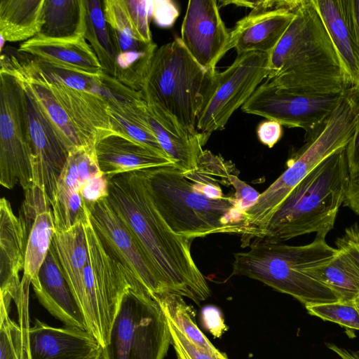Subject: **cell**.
Segmentation results:
<instances>
[{"instance_id": "cell-1", "label": "cell", "mask_w": 359, "mask_h": 359, "mask_svg": "<svg viewBox=\"0 0 359 359\" xmlns=\"http://www.w3.org/2000/svg\"><path fill=\"white\" fill-rule=\"evenodd\" d=\"M109 179V205L133 233L168 292L198 305L206 300L210 289L191 255L192 240L175 233L164 220L151 195L145 170Z\"/></svg>"}, {"instance_id": "cell-2", "label": "cell", "mask_w": 359, "mask_h": 359, "mask_svg": "<svg viewBox=\"0 0 359 359\" xmlns=\"http://www.w3.org/2000/svg\"><path fill=\"white\" fill-rule=\"evenodd\" d=\"M154 202L177 234L194 240L212 234H239L243 244L255 238L245 211L234 196L196 171L182 173L174 165L145 169Z\"/></svg>"}, {"instance_id": "cell-3", "label": "cell", "mask_w": 359, "mask_h": 359, "mask_svg": "<svg viewBox=\"0 0 359 359\" xmlns=\"http://www.w3.org/2000/svg\"><path fill=\"white\" fill-rule=\"evenodd\" d=\"M268 55L266 80L282 90L330 96L353 87L313 0H299L291 23Z\"/></svg>"}, {"instance_id": "cell-4", "label": "cell", "mask_w": 359, "mask_h": 359, "mask_svg": "<svg viewBox=\"0 0 359 359\" xmlns=\"http://www.w3.org/2000/svg\"><path fill=\"white\" fill-rule=\"evenodd\" d=\"M325 236L317 233L313 241L304 245L255 239L248 245L250 250L233 254L231 275L260 281L304 306L341 300L310 272L329 263L338 252L326 243Z\"/></svg>"}, {"instance_id": "cell-5", "label": "cell", "mask_w": 359, "mask_h": 359, "mask_svg": "<svg viewBox=\"0 0 359 359\" xmlns=\"http://www.w3.org/2000/svg\"><path fill=\"white\" fill-rule=\"evenodd\" d=\"M346 148L325 158L290 191L258 239L282 243L332 229L349 180Z\"/></svg>"}, {"instance_id": "cell-6", "label": "cell", "mask_w": 359, "mask_h": 359, "mask_svg": "<svg viewBox=\"0 0 359 359\" xmlns=\"http://www.w3.org/2000/svg\"><path fill=\"white\" fill-rule=\"evenodd\" d=\"M217 72L198 64L177 36L156 49L140 92L147 103L199 135L198 117L214 90Z\"/></svg>"}, {"instance_id": "cell-7", "label": "cell", "mask_w": 359, "mask_h": 359, "mask_svg": "<svg viewBox=\"0 0 359 359\" xmlns=\"http://www.w3.org/2000/svg\"><path fill=\"white\" fill-rule=\"evenodd\" d=\"M359 115V88L351 87L328 118L288 159L285 170L262 193L246 212L255 239L261 237L269 220L290 191L325 158L345 148L354 133Z\"/></svg>"}, {"instance_id": "cell-8", "label": "cell", "mask_w": 359, "mask_h": 359, "mask_svg": "<svg viewBox=\"0 0 359 359\" xmlns=\"http://www.w3.org/2000/svg\"><path fill=\"white\" fill-rule=\"evenodd\" d=\"M83 225L88 258L76 302L88 331L104 348L109 342L111 327L124 294L130 287L140 283L111 257L89 215Z\"/></svg>"}, {"instance_id": "cell-9", "label": "cell", "mask_w": 359, "mask_h": 359, "mask_svg": "<svg viewBox=\"0 0 359 359\" xmlns=\"http://www.w3.org/2000/svg\"><path fill=\"white\" fill-rule=\"evenodd\" d=\"M170 344L168 321L158 302L140 283L130 287L104 348L107 359H164Z\"/></svg>"}, {"instance_id": "cell-10", "label": "cell", "mask_w": 359, "mask_h": 359, "mask_svg": "<svg viewBox=\"0 0 359 359\" xmlns=\"http://www.w3.org/2000/svg\"><path fill=\"white\" fill-rule=\"evenodd\" d=\"M269 74V55L260 52L237 55L227 69L217 72L214 90L196 123L204 144L213 132L224 128L233 112L243 107Z\"/></svg>"}, {"instance_id": "cell-11", "label": "cell", "mask_w": 359, "mask_h": 359, "mask_svg": "<svg viewBox=\"0 0 359 359\" xmlns=\"http://www.w3.org/2000/svg\"><path fill=\"white\" fill-rule=\"evenodd\" d=\"M0 183L8 189L19 184L25 191L33 183L23 88L4 72H0Z\"/></svg>"}, {"instance_id": "cell-12", "label": "cell", "mask_w": 359, "mask_h": 359, "mask_svg": "<svg viewBox=\"0 0 359 359\" xmlns=\"http://www.w3.org/2000/svg\"><path fill=\"white\" fill-rule=\"evenodd\" d=\"M0 65V72H20L43 83L93 144L99 138L116 132L108 113L109 105L102 97L70 88L47 76L37 68L30 55L7 46L1 53Z\"/></svg>"}, {"instance_id": "cell-13", "label": "cell", "mask_w": 359, "mask_h": 359, "mask_svg": "<svg viewBox=\"0 0 359 359\" xmlns=\"http://www.w3.org/2000/svg\"><path fill=\"white\" fill-rule=\"evenodd\" d=\"M345 93L330 96L298 94L278 88L266 79L241 109L288 128H301L307 137L328 118Z\"/></svg>"}, {"instance_id": "cell-14", "label": "cell", "mask_w": 359, "mask_h": 359, "mask_svg": "<svg viewBox=\"0 0 359 359\" xmlns=\"http://www.w3.org/2000/svg\"><path fill=\"white\" fill-rule=\"evenodd\" d=\"M86 208L90 222L111 257L132 274L151 296L168 292L158 271L107 199Z\"/></svg>"}, {"instance_id": "cell-15", "label": "cell", "mask_w": 359, "mask_h": 359, "mask_svg": "<svg viewBox=\"0 0 359 359\" xmlns=\"http://www.w3.org/2000/svg\"><path fill=\"white\" fill-rule=\"evenodd\" d=\"M22 88L27 135L33 155L32 186L39 189L52 205L57 180L69 150L40 104L27 88Z\"/></svg>"}, {"instance_id": "cell-16", "label": "cell", "mask_w": 359, "mask_h": 359, "mask_svg": "<svg viewBox=\"0 0 359 359\" xmlns=\"http://www.w3.org/2000/svg\"><path fill=\"white\" fill-rule=\"evenodd\" d=\"M299 0L247 1L252 11L238 21L230 32L229 49L237 55L250 52L269 54L294 16Z\"/></svg>"}, {"instance_id": "cell-17", "label": "cell", "mask_w": 359, "mask_h": 359, "mask_svg": "<svg viewBox=\"0 0 359 359\" xmlns=\"http://www.w3.org/2000/svg\"><path fill=\"white\" fill-rule=\"evenodd\" d=\"M181 41L191 57L212 71L229 50L230 31L219 14L216 1L190 0L181 28Z\"/></svg>"}, {"instance_id": "cell-18", "label": "cell", "mask_w": 359, "mask_h": 359, "mask_svg": "<svg viewBox=\"0 0 359 359\" xmlns=\"http://www.w3.org/2000/svg\"><path fill=\"white\" fill-rule=\"evenodd\" d=\"M30 230L21 217H17L10 202L0 199V283L1 299L13 300L20 307L25 286L19 273L24 270Z\"/></svg>"}, {"instance_id": "cell-19", "label": "cell", "mask_w": 359, "mask_h": 359, "mask_svg": "<svg viewBox=\"0 0 359 359\" xmlns=\"http://www.w3.org/2000/svg\"><path fill=\"white\" fill-rule=\"evenodd\" d=\"M49 64L91 76L100 77L104 71L95 53L83 35L48 38L36 35L18 48Z\"/></svg>"}, {"instance_id": "cell-20", "label": "cell", "mask_w": 359, "mask_h": 359, "mask_svg": "<svg viewBox=\"0 0 359 359\" xmlns=\"http://www.w3.org/2000/svg\"><path fill=\"white\" fill-rule=\"evenodd\" d=\"M29 359H86L101 345L88 331L53 327L36 320L28 330Z\"/></svg>"}, {"instance_id": "cell-21", "label": "cell", "mask_w": 359, "mask_h": 359, "mask_svg": "<svg viewBox=\"0 0 359 359\" xmlns=\"http://www.w3.org/2000/svg\"><path fill=\"white\" fill-rule=\"evenodd\" d=\"M95 151L101 171L109 178L151 168L175 165L170 159L117 132L99 138L95 144Z\"/></svg>"}, {"instance_id": "cell-22", "label": "cell", "mask_w": 359, "mask_h": 359, "mask_svg": "<svg viewBox=\"0 0 359 359\" xmlns=\"http://www.w3.org/2000/svg\"><path fill=\"white\" fill-rule=\"evenodd\" d=\"M144 117L165 154L182 173L194 170L203 150L199 135L182 128L159 107L146 102Z\"/></svg>"}, {"instance_id": "cell-23", "label": "cell", "mask_w": 359, "mask_h": 359, "mask_svg": "<svg viewBox=\"0 0 359 359\" xmlns=\"http://www.w3.org/2000/svg\"><path fill=\"white\" fill-rule=\"evenodd\" d=\"M39 280V288L34 292L40 304L66 327L88 330L52 243L40 268Z\"/></svg>"}, {"instance_id": "cell-24", "label": "cell", "mask_w": 359, "mask_h": 359, "mask_svg": "<svg viewBox=\"0 0 359 359\" xmlns=\"http://www.w3.org/2000/svg\"><path fill=\"white\" fill-rule=\"evenodd\" d=\"M351 79L359 88V49L349 0H313Z\"/></svg>"}, {"instance_id": "cell-25", "label": "cell", "mask_w": 359, "mask_h": 359, "mask_svg": "<svg viewBox=\"0 0 359 359\" xmlns=\"http://www.w3.org/2000/svg\"><path fill=\"white\" fill-rule=\"evenodd\" d=\"M44 0H1L0 36L8 42L26 41L43 25Z\"/></svg>"}, {"instance_id": "cell-26", "label": "cell", "mask_w": 359, "mask_h": 359, "mask_svg": "<svg viewBox=\"0 0 359 359\" xmlns=\"http://www.w3.org/2000/svg\"><path fill=\"white\" fill-rule=\"evenodd\" d=\"M84 222L77 223L67 231H55L52 240L63 273L76 301L81 288L88 258Z\"/></svg>"}, {"instance_id": "cell-27", "label": "cell", "mask_w": 359, "mask_h": 359, "mask_svg": "<svg viewBox=\"0 0 359 359\" xmlns=\"http://www.w3.org/2000/svg\"><path fill=\"white\" fill-rule=\"evenodd\" d=\"M6 73V72H4ZM34 97L64 139L69 150L80 147H93L67 114L62 105L41 81L20 72H9Z\"/></svg>"}, {"instance_id": "cell-28", "label": "cell", "mask_w": 359, "mask_h": 359, "mask_svg": "<svg viewBox=\"0 0 359 359\" xmlns=\"http://www.w3.org/2000/svg\"><path fill=\"white\" fill-rule=\"evenodd\" d=\"M84 0H44L43 25L39 36L68 38L84 34Z\"/></svg>"}, {"instance_id": "cell-29", "label": "cell", "mask_w": 359, "mask_h": 359, "mask_svg": "<svg viewBox=\"0 0 359 359\" xmlns=\"http://www.w3.org/2000/svg\"><path fill=\"white\" fill-rule=\"evenodd\" d=\"M102 6L116 55L157 49L154 42L144 41L134 27L125 0H104Z\"/></svg>"}, {"instance_id": "cell-30", "label": "cell", "mask_w": 359, "mask_h": 359, "mask_svg": "<svg viewBox=\"0 0 359 359\" xmlns=\"http://www.w3.org/2000/svg\"><path fill=\"white\" fill-rule=\"evenodd\" d=\"M86 6V28L83 36L89 41L103 71L115 78L116 53L106 21L102 1L84 0Z\"/></svg>"}, {"instance_id": "cell-31", "label": "cell", "mask_w": 359, "mask_h": 359, "mask_svg": "<svg viewBox=\"0 0 359 359\" xmlns=\"http://www.w3.org/2000/svg\"><path fill=\"white\" fill-rule=\"evenodd\" d=\"M56 231L52 210L39 213L30 229L25 254L23 277L31 281L34 291L39 288V272Z\"/></svg>"}, {"instance_id": "cell-32", "label": "cell", "mask_w": 359, "mask_h": 359, "mask_svg": "<svg viewBox=\"0 0 359 359\" xmlns=\"http://www.w3.org/2000/svg\"><path fill=\"white\" fill-rule=\"evenodd\" d=\"M145 105L146 102L143 100L130 105L109 106L108 113L113 128L116 132L131 138L170 159L147 122L144 114Z\"/></svg>"}, {"instance_id": "cell-33", "label": "cell", "mask_w": 359, "mask_h": 359, "mask_svg": "<svg viewBox=\"0 0 359 359\" xmlns=\"http://www.w3.org/2000/svg\"><path fill=\"white\" fill-rule=\"evenodd\" d=\"M153 297L158 302L166 318L191 341L209 352H220L201 331L195 320L194 311L186 304L183 297L170 292L156 294Z\"/></svg>"}, {"instance_id": "cell-34", "label": "cell", "mask_w": 359, "mask_h": 359, "mask_svg": "<svg viewBox=\"0 0 359 359\" xmlns=\"http://www.w3.org/2000/svg\"><path fill=\"white\" fill-rule=\"evenodd\" d=\"M310 272L337 293L341 300L353 301L359 295V280L346 266L339 252L329 263L311 269Z\"/></svg>"}, {"instance_id": "cell-35", "label": "cell", "mask_w": 359, "mask_h": 359, "mask_svg": "<svg viewBox=\"0 0 359 359\" xmlns=\"http://www.w3.org/2000/svg\"><path fill=\"white\" fill-rule=\"evenodd\" d=\"M9 311L1 306L0 359H29L28 325L12 320Z\"/></svg>"}, {"instance_id": "cell-36", "label": "cell", "mask_w": 359, "mask_h": 359, "mask_svg": "<svg viewBox=\"0 0 359 359\" xmlns=\"http://www.w3.org/2000/svg\"><path fill=\"white\" fill-rule=\"evenodd\" d=\"M51 206L56 231H67L88 216L79 191H57Z\"/></svg>"}, {"instance_id": "cell-37", "label": "cell", "mask_w": 359, "mask_h": 359, "mask_svg": "<svg viewBox=\"0 0 359 359\" xmlns=\"http://www.w3.org/2000/svg\"><path fill=\"white\" fill-rule=\"evenodd\" d=\"M32 58L37 68L47 76L62 82L70 88L94 93L102 97V75L100 77L91 76L49 64L33 56Z\"/></svg>"}, {"instance_id": "cell-38", "label": "cell", "mask_w": 359, "mask_h": 359, "mask_svg": "<svg viewBox=\"0 0 359 359\" xmlns=\"http://www.w3.org/2000/svg\"><path fill=\"white\" fill-rule=\"evenodd\" d=\"M304 306L311 316L335 323L348 329L359 331V309L354 300H338L308 304Z\"/></svg>"}, {"instance_id": "cell-39", "label": "cell", "mask_w": 359, "mask_h": 359, "mask_svg": "<svg viewBox=\"0 0 359 359\" xmlns=\"http://www.w3.org/2000/svg\"><path fill=\"white\" fill-rule=\"evenodd\" d=\"M167 321L171 336V344L177 359H228L227 355L221 351L214 353L198 346L182 333L171 321L168 319Z\"/></svg>"}, {"instance_id": "cell-40", "label": "cell", "mask_w": 359, "mask_h": 359, "mask_svg": "<svg viewBox=\"0 0 359 359\" xmlns=\"http://www.w3.org/2000/svg\"><path fill=\"white\" fill-rule=\"evenodd\" d=\"M337 249L351 272L359 280V227L355 224L345 229L336 241Z\"/></svg>"}, {"instance_id": "cell-41", "label": "cell", "mask_w": 359, "mask_h": 359, "mask_svg": "<svg viewBox=\"0 0 359 359\" xmlns=\"http://www.w3.org/2000/svg\"><path fill=\"white\" fill-rule=\"evenodd\" d=\"M125 1L134 27L144 41L152 42L149 22L152 18L153 1Z\"/></svg>"}, {"instance_id": "cell-42", "label": "cell", "mask_w": 359, "mask_h": 359, "mask_svg": "<svg viewBox=\"0 0 359 359\" xmlns=\"http://www.w3.org/2000/svg\"><path fill=\"white\" fill-rule=\"evenodd\" d=\"M80 194L86 206L107 198L109 194L108 176L102 174L87 180L80 189Z\"/></svg>"}, {"instance_id": "cell-43", "label": "cell", "mask_w": 359, "mask_h": 359, "mask_svg": "<svg viewBox=\"0 0 359 359\" xmlns=\"http://www.w3.org/2000/svg\"><path fill=\"white\" fill-rule=\"evenodd\" d=\"M229 185L234 189V197L241 208L246 211L258 200L259 194L254 188L241 180L234 173L228 177Z\"/></svg>"}, {"instance_id": "cell-44", "label": "cell", "mask_w": 359, "mask_h": 359, "mask_svg": "<svg viewBox=\"0 0 359 359\" xmlns=\"http://www.w3.org/2000/svg\"><path fill=\"white\" fill-rule=\"evenodd\" d=\"M179 15L176 6L171 1H153L152 18L161 27L171 26Z\"/></svg>"}, {"instance_id": "cell-45", "label": "cell", "mask_w": 359, "mask_h": 359, "mask_svg": "<svg viewBox=\"0 0 359 359\" xmlns=\"http://www.w3.org/2000/svg\"><path fill=\"white\" fill-rule=\"evenodd\" d=\"M201 319L204 327L215 337H220L228 330L222 312L215 306L204 307L201 311Z\"/></svg>"}, {"instance_id": "cell-46", "label": "cell", "mask_w": 359, "mask_h": 359, "mask_svg": "<svg viewBox=\"0 0 359 359\" xmlns=\"http://www.w3.org/2000/svg\"><path fill=\"white\" fill-rule=\"evenodd\" d=\"M257 133L260 142L269 148H271L282 137V125L277 121L267 120L259 125Z\"/></svg>"}, {"instance_id": "cell-47", "label": "cell", "mask_w": 359, "mask_h": 359, "mask_svg": "<svg viewBox=\"0 0 359 359\" xmlns=\"http://www.w3.org/2000/svg\"><path fill=\"white\" fill-rule=\"evenodd\" d=\"M346 151L349 175L359 172V115L354 133L346 146Z\"/></svg>"}, {"instance_id": "cell-48", "label": "cell", "mask_w": 359, "mask_h": 359, "mask_svg": "<svg viewBox=\"0 0 359 359\" xmlns=\"http://www.w3.org/2000/svg\"><path fill=\"white\" fill-rule=\"evenodd\" d=\"M344 203L359 215V172L349 175Z\"/></svg>"}, {"instance_id": "cell-49", "label": "cell", "mask_w": 359, "mask_h": 359, "mask_svg": "<svg viewBox=\"0 0 359 359\" xmlns=\"http://www.w3.org/2000/svg\"><path fill=\"white\" fill-rule=\"evenodd\" d=\"M351 14L359 49V0H349Z\"/></svg>"}, {"instance_id": "cell-50", "label": "cell", "mask_w": 359, "mask_h": 359, "mask_svg": "<svg viewBox=\"0 0 359 359\" xmlns=\"http://www.w3.org/2000/svg\"><path fill=\"white\" fill-rule=\"evenodd\" d=\"M327 348L334 352L341 359H359V355L353 351L339 347L332 343L326 344Z\"/></svg>"}, {"instance_id": "cell-51", "label": "cell", "mask_w": 359, "mask_h": 359, "mask_svg": "<svg viewBox=\"0 0 359 359\" xmlns=\"http://www.w3.org/2000/svg\"><path fill=\"white\" fill-rule=\"evenodd\" d=\"M86 359H107L104 348L100 346L97 351Z\"/></svg>"}, {"instance_id": "cell-52", "label": "cell", "mask_w": 359, "mask_h": 359, "mask_svg": "<svg viewBox=\"0 0 359 359\" xmlns=\"http://www.w3.org/2000/svg\"><path fill=\"white\" fill-rule=\"evenodd\" d=\"M354 302L359 309V295L354 299Z\"/></svg>"}]
</instances>
